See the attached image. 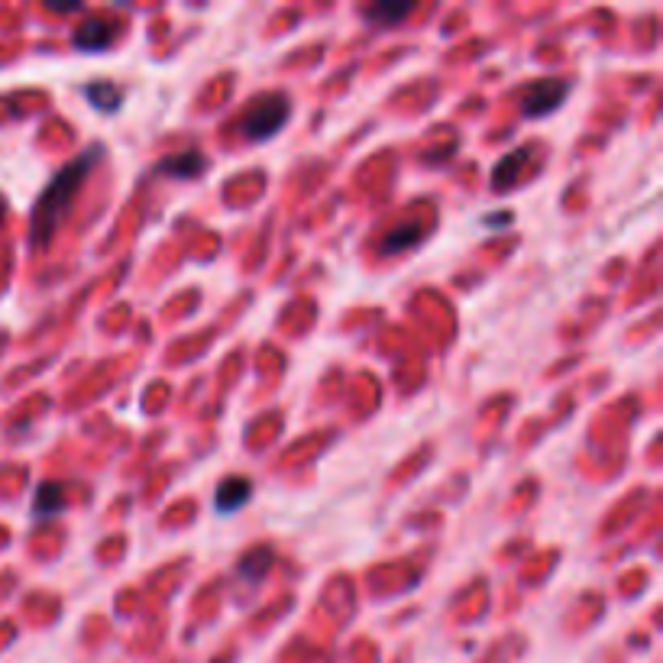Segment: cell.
Listing matches in <instances>:
<instances>
[{
  "label": "cell",
  "instance_id": "6da1fadb",
  "mask_svg": "<svg viewBox=\"0 0 663 663\" xmlns=\"http://www.w3.org/2000/svg\"><path fill=\"white\" fill-rule=\"evenodd\" d=\"M98 153L101 149H88V153H81L75 162H68L65 169L52 178L43 195H39V201L33 207V224H30L33 246H46L52 240V233L59 230V224L68 214V207H72L75 195L81 191V182H85L88 169L98 162Z\"/></svg>",
  "mask_w": 663,
  "mask_h": 663
},
{
  "label": "cell",
  "instance_id": "7a4b0ae2",
  "mask_svg": "<svg viewBox=\"0 0 663 663\" xmlns=\"http://www.w3.org/2000/svg\"><path fill=\"white\" fill-rule=\"evenodd\" d=\"M288 117H292V104H288L285 94H266V98H259L250 114L243 117V136L253 143H266L285 127Z\"/></svg>",
  "mask_w": 663,
  "mask_h": 663
},
{
  "label": "cell",
  "instance_id": "3957f363",
  "mask_svg": "<svg viewBox=\"0 0 663 663\" xmlns=\"http://www.w3.org/2000/svg\"><path fill=\"white\" fill-rule=\"evenodd\" d=\"M570 94V81L566 78H541L534 88L524 91L521 110L524 117H547L563 104V98Z\"/></svg>",
  "mask_w": 663,
  "mask_h": 663
},
{
  "label": "cell",
  "instance_id": "277c9868",
  "mask_svg": "<svg viewBox=\"0 0 663 663\" xmlns=\"http://www.w3.org/2000/svg\"><path fill=\"white\" fill-rule=\"evenodd\" d=\"M253 495V482L243 479V476H230L217 486V499H214V508L220 515H233V511H240L246 502H250Z\"/></svg>",
  "mask_w": 663,
  "mask_h": 663
},
{
  "label": "cell",
  "instance_id": "5b68a950",
  "mask_svg": "<svg viewBox=\"0 0 663 663\" xmlns=\"http://www.w3.org/2000/svg\"><path fill=\"white\" fill-rule=\"evenodd\" d=\"M117 39V30L110 23H104V20H88V23H81L78 26V33H75V46L81 49V52H104V49H110V43Z\"/></svg>",
  "mask_w": 663,
  "mask_h": 663
},
{
  "label": "cell",
  "instance_id": "8992f818",
  "mask_svg": "<svg viewBox=\"0 0 663 663\" xmlns=\"http://www.w3.org/2000/svg\"><path fill=\"white\" fill-rule=\"evenodd\" d=\"M65 508V492L59 482H46V486L36 489V499H33V518L36 521H49L55 518L59 511Z\"/></svg>",
  "mask_w": 663,
  "mask_h": 663
},
{
  "label": "cell",
  "instance_id": "52a82bcc",
  "mask_svg": "<svg viewBox=\"0 0 663 663\" xmlns=\"http://www.w3.org/2000/svg\"><path fill=\"white\" fill-rule=\"evenodd\" d=\"M201 169H204L201 153H185V156H175V159H169V162L159 165V172H172V175H178V178H191V175L201 172Z\"/></svg>",
  "mask_w": 663,
  "mask_h": 663
},
{
  "label": "cell",
  "instance_id": "ba28073f",
  "mask_svg": "<svg viewBox=\"0 0 663 663\" xmlns=\"http://www.w3.org/2000/svg\"><path fill=\"white\" fill-rule=\"evenodd\" d=\"M408 13H411V7H405V4H376L366 10V17L379 26H395L398 20H405Z\"/></svg>",
  "mask_w": 663,
  "mask_h": 663
}]
</instances>
